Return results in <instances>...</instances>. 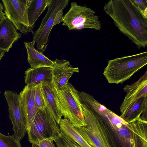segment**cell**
I'll return each instance as SVG.
<instances>
[{
  "mask_svg": "<svg viewBox=\"0 0 147 147\" xmlns=\"http://www.w3.org/2000/svg\"><path fill=\"white\" fill-rule=\"evenodd\" d=\"M35 87L26 85L19 94L22 109L27 121V131L30 128L36 114L39 110L34 99Z\"/></svg>",
  "mask_w": 147,
  "mask_h": 147,
  "instance_id": "7c38bea8",
  "label": "cell"
},
{
  "mask_svg": "<svg viewBox=\"0 0 147 147\" xmlns=\"http://www.w3.org/2000/svg\"><path fill=\"white\" fill-rule=\"evenodd\" d=\"M25 82L31 87L43 83L51 82L52 80V68L41 67L28 68L25 72Z\"/></svg>",
  "mask_w": 147,
  "mask_h": 147,
  "instance_id": "5bb4252c",
  "label": "cell"
},
{
  "mask_svg": "<svg viewBox=\"0 0 147 147\" xmlns=\"http://www.w3.org/2000/svg\"><path fill=\"white\" fill-rule=\"evenodd\" d=\"M50 1V0H32L28 9L29 23L32 28L39 17L48 7Z\"/></svg>",
  "mask_w": 147,
  "mask_h": 147,
  "instance_id": "d6986e66",
  "label": "cell"
},
{
  "mask_svg": "<svg viewBox=\"0 0 147 147\" xmlns=\"http://www.w3.org/2000/svg\"><path fill=\"white\" fill-rule=\"evenodd\" d=\"M51 82L40 84L41 91L46 109L52 115L57 123L59 124L63 116L56 102Z\"/></svg>",
  "mask_w": 147,
  "mask_h": 147,
  "instance_id": "2e32d148",
  "label": "cell"
},
{
  "mask_svg": "<svg viewBox=\"0 0 147 147\" xmlns=\"http://www.w3.org/2000/svg\"><path fill=\"white\" fill-rule=\"evenodd\" d=\"M4 9V7L3 5L0 2V10L3 11Z\"/></svg>",
  "mask_w": 147,
  "mask_h": 147,
  "instance_id": "4316f807",
  "label": "cell"
},
{
  "mask_svg": "<svg viewBox=\"0 0 147 147\" xmlns=\"http://www.w3.org/2000/svg\"><path fill=\"white\" fill-rule=\"evenodd\" d=\"M0 147H21L20 141L13 136H6L0 133Z\"/></svg>",
  "mask_w": 147,
  "mask_h": 147,
  "instance_id": "44dd1931",
  "label": "cell"
},
{
  "mask_svg": "<svg viewBox=\"0 0 147 147\" xmlns=\"http://www.w3.org/2000/svg\"><path fill=\"white\" fill-rule=\"evenodd\" d=\"M53 140L48 138L40 141L37 145L39 147H54Z\"/></svg>",
  "mask_w": 147,
  "mask_h": 147,
  "instance_id": "cb8c5ba5",
  "label": "cell"
},
{
  "mask_svg": "<svg viewBox=\"0 0 147 147\" xmlns=\"http://www.w3.org/2000/svg\"><path fill=\"white\" fill-rule=\"evenodd\" d=\"M62 25L70 30L90 28L100 30L101 24L99 17L92 9L86 6L71 3L69 10L62 18Z\"/></svg>",
  "mask_w": 147,
  "mask_h": 147,
  "instance_id": "8992f818",
  "label": "cell"
},
{
  "mask_svg": "<svg viewBox=\"0 0 147 147\" xmlns=\"http://www.w3.org/2000/svg\"><path fill=\"white\" fill-rule=\"evenodd\" d=\"M22 36L6 17L0 22V49L8 52L13 44Z\"/></svg>",
  "mask_w": 147,
  "mask_h": 147,
  "instance_id": "4fadbf2b",
  "label": "cell"
},
{
  "mask_svg": "<svg viewBox=\"0 0 147 147\" xmlns=\"http://www.w3.org/2000/svg\"><path fill=\"white\" fill-rule=\"evenodd\" d=\"M0 93H1V91H0Z\"/></svg>",
  "mask_w": 147,
  "mask_h": 147,
  "instance_id": "4dcf8cb0",
  "label": "cell"
},
{
  "mask_svg": "<svg viewBox=\"0 0 147 147\" xmlns=\"http://www.w3.org/2000/svg\"><path fill=\"white\" fill-rule=\"evenodd\" d=\"M51 84L57 106L64 118L76 127L86 126L80 92L69 82L58 89L54 87L52 81Z\"/></svg>",
  "mask_w": 147,
  "mask_h": 147,
  "instance_id": "277c9868",
  "label": "cell"
},
{
  "mask_svg": "<svg viewBox=\"0 0 147 147\" xmlns=\"http://www.w3.org/2000/svg\"><path fill=\"white\" fill-rule=\"evenodd\" d=\"M123 90L126 94L120 106L121 114L137 99L147 96V71L135 82L125 85Z\"/></svg>",
  "mask_w": 147,
  "mask_h": 147,
  "instance_id": "30bf717a",
  "label": "cell"
},
{
  "mask_svg": "<svg viewBox=\"0 0 147 147\" xmlns=\"http://www.w3.org/2000/svg\"><path fill=\"white\" fill-rule=\"evenodd\" d=\"M103 10L113 20L120 31L138 48L147 45V16L132 0H111Z\"/></svg>",
  "mask_w": 147,
  "mask_h": 147,
  "instance_id": "6da1fadb",
  "label": "cell"
},
{
  "mask_svg": "<svg viewBox=\"0 0 147 147\" xmlns=\"http://www.w3.org/2000/svg\"><path fill=\"white\" fill-rule=\"evenodd\" d=\"M147 64V52L108 61L103 74L109 83L122 84Z\"/></svg>",
  "mask_w": 147,
  "mask_h": 147,
  "instance_id": "3957f363",
  "label": "cell"
},
{
  "mask_svg": "<svg viewBox=\"0 0 147 147\" xmlns=\"http://www.w3.org/2000/svg\"><path fill=\"white\" fill-rule=\"evenodd\" d=\"M138 8L147 16V1L146 0H132Z\"/></svg>",
  "mask_w": 147,
  "mask_h": 147,
  "instance_id": "603a6c76",
  "label": "cell"
},
{
  "mask_svg": "<svg viewBox=\"0 0 147 147\" xmlns=\"http://www.w3.org/2000/svg\"><path fill=\"white\" fill-rule=\"evenodd\" d=\"M34 99L35 103L39 110H45L46 107L41 91L40 84L35 88Z\"/></svg>",
  "mask_w": 147,
  "mask_h": 147,
  "instance_id": "7402d4cb",
  "label": "cell"
},
{
  "mask_svg": "<svg viewBox=\"0 0 147 147\" xmlns=\"http://www.w3.org/2000/svg\"><path fill=\"white\" fill-rule=\"evenodd\" d=\"M69 0H50L48 10L38 29L33 33L36 50L43 54L47 49L49 36L53 28L62 22L63 11Z\"/></svg>",
  "mask_w": 147,
  "mask_h": 147,
  "instance_id": "5b68a950",
  "label": "cell"
},
{
  "mask_svg": "<svg viewBox=\"0 0 147 147\" xmlns=\"http://www.w3.org/2000/svg\"><path fill=\"white\" fill-rule=\"evenodd\" d=\"M79 97L86 124L77 127L80 134L91 147H112L104 127V105L84 91L80 92Z\"/></svg>",
  "mask_w": 147,
  "mask_h": 147,
  "instance_id": "7a4b0ae2",
  "label": "cell"
},
{
  "mask_svg": "<svg viewBox=\"0 0 147 147\" xmlns=\"http://www.w3.org/2000/svg\"><path fill=\"white\" fill-rule=\"evenodd\" d=\"M129 123L140 147H147V121L139 118Z\"/></svg>",
  "mask_w": 147,
  "mask_h": 147,
  "instance_id": "ffe728a7",
  "label": "cell"
},
{
  "mask_svg": "<svg viewBox=\"0 0 147 147\" xmlns=\"http://www.w3.org/2000/svg\"><path fill=\"white\" fill-rule=\"evenodd\" d=\"M27 132L30 142L37 145L42 140L56 137L61 131L59 124L45 109L38 112Z\"/></svg>",
  "mask_w": 147,
  "mask_h": 147,
  "instance_id": "52a82bcc",
  "label": "cell"
},
{
  "mask_svg": "<svg viewBox=\"0 0 147 147\" xmlns=\"http://www.w3.org/2000/svg\"><path fill=\"white\" fill-rule=\"evenodd\" d=\"M6 17L5 14L3 11L0 10V22Z\"/></svg>",
  "mask_w": 147,
  "mask_h": 147,
  "instance_id": "d4e9b609",
  "label": "cell"
},
{
  "mask_svg": "<svg viewBox=\"0 0 147 147\" xmlns=\"http://www.w3.org/2000/svg\"><path fill=\"white\" fill-rule=\"evenodd\" d=\"M32 147H36V145L34 144H32Z\"/></svg>",
  "mask_w": 147,
  "mask_h": 147,
  "instance_id": "83f0119b",
  "label": "cell"
},
{
  "mask_svg": "<svg viewBox=\"0 0 147 147\" xmlns=\"http://www.w3.org/2000/svg\"><path fill=\"white\" fill-rule=\"evenodd\" d=\"M5 52V51L0 49V61L4 56Z\"/></svg>",
  "mask_w": 147,
  "mask_h": 147,
  "instance_id": "484cf974",
  "label": "cell"
},
{
  "mask_svg": "<svg viewBox=\"0 0 147 147\" xmlns=\"http://www.w3.org/2000/svg\"><path fill=\"white\" fill-rule=\"evenodd\" d=\"M32 0H2L6 17L17 30L27 34L34 32L29 24L28 9Z\"/></svg>",
  "mask_w": 147,
  "mask_h": 147,
  "instance_id": "ba28073f",
  "label": "cell"
},
{
  "mask_svg": "<svg viewBox=\"0 0 147 147\" xmlns=\"http://www.w3.org/2000/svg\"><path fill=\"white\" fill-rule=\"evenodd\" d=\"M24 43L27 51L28 61L31 67H53L54 65L53 61L50 60L35 48V42L34 40Z\"/></svg>",
  "mask_w": 147,
  "mask_h": 147,
  "instance_id": "e0dca14e",
  "label": "cell"
},
{
  "mask_svg": "<svg viewBox=\"0 0 147 147\" xmlns=\"http://www.w3.org/2000/svg\"><path fill=\"white\" fill-rule=\"evenodd\" d=\"M4 94L8 106L9 117L13 125V136L20 141L27 132V122L22 109L20 95L8 90H6Z\"/></svg>",
  "mask_w": 147,
  "mask_h": 147,
  "instance_id": "9c48e42d",
  "label": "cell"
},
{
  "mask_svg": "<svg viewBox=\"0 0 147 147\" xmlns=\"http://www.w3.org/2000/svg\"><path fill=\"white\" fill-rule=\"evenodd\" d=\"M53 61L52 82L54 87L58 89L67 84L72 75L79 72V69L78 67H74L66 60L57 59Z\"/></svg>",
  "mask_w": 147,
  "mask_h": 147,
  "instance_id": "8fae6325",
  "label": "cell"
},
{
  "mask_svg": "<svg viewBox=\"0 0 147 147\" xmlns=\"http://www.w3.org/2000/svg\"><path fill=\"white\" fill-rule=\"evenodd\" d=\"M133 147H137L136 146V143L135 142L134 143Z\"/></svg>",
  "mask_w": 147,
  "mask_h": 147,
  "instance_id": "f1b7e54d",
  "label": "cell"
},
{
  "mask_svg": "<svg viewBox=\"0 0 147 147\" xmlns=\"http://www.w3.org/2000/svg\"><path fill=\"white\" fill-rule=\"evenodd\" d=\"M36 147H39L38 145H36Z\"/></svg>",
  "mask_w": 147,
  "mask_h": 147,
  "instance_id": "f546056e",
  "label": "cell"
},
{
  "mask_svg": "<svg viewBox=\"0 0 147 147\" xmlns=\"http://www.w3.org/2000/svg\"><path fill=\"white\" fill-rule=\"evenodd\" d=\"M61 132L81 147H91L80 134L77 127L74 126L67 119H61L59 123Z\"/></svg>",
  "mask_w": 147,
  "mask_h": 147,
  "instance_id": "ac0fdd59",
  "label": "cell"
},
{
  "mask_svg": "<svg viewBox=\"0 0 147 147\" xmlns=\"http://www.w3.org/2000/svg\"><path fill=\"white\" fill-rule=\"evenodd\" d=\"M120 116L128 123L139 118L147 121V96L135 101Z\"/></svg>",
  "mask_w": 147,
  "mask_h": 147,
  "instance_id": "9a60e30c",
  "label": "cell"
}]
</instances>
